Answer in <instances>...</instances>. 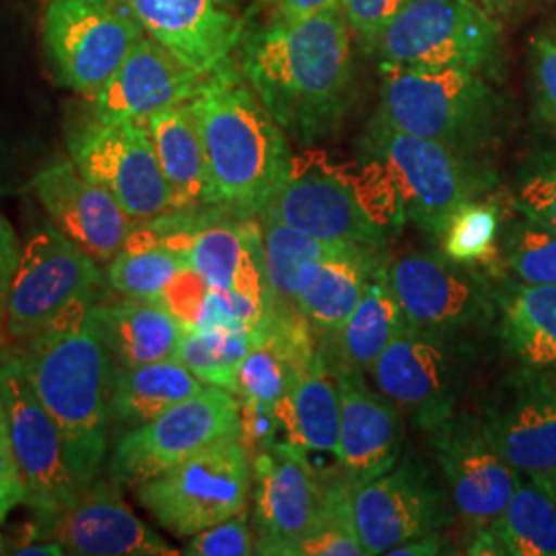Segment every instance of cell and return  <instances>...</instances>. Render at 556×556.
<instances>
[{"label":"cell","mask_w":556,"mask_h":556,"mask_svg":"<svg viewBox=\"0 0 556 556\" xmlns=\"http://www.w3.org/2000/svg\"><path fill=\"white\" fill-rule=\"evenodd\" d=\"M344 11L243 27L239 73L287 137L312 144L332 135L353 98V50Z\"/></svg>","instance_id":"6da1fadb"},{"label":"cell","mask_w":556,"mask_h":556,"mask_svg":"<svg viewBox=\"0 0 556 556\" xmlns=\"http://www.w3.org/2000/svg\"><path fill=\"white\" fill-rule=\"evenodd\" d=\"M98 303L71 309L36 337L13 346L59 427L80 489L100 478L108 457L110 406L118 369L101 332Z\"/></svg>","instance_id":"7a4b0ae2"},{"label":"cell","mask_w":556,"mask_h":556,"mask_svg":"<svg viewBox=\"0 0 556 556\" xmlns=\"http://www.w3.org/2000/svg\"><path fill=\"white\" fill-rule=\"evenodd\" d=\"M190 103L199 119L211 206L258 219L293 172L285 130L233 60L208 73Z\"/></svg>","instance_id":"3957f363"},{"label":"cell","mask_w":556,"mask_h":556,"mask_svg":"<svg viewBox=\"0 0 556 556\" xmlns=\"http://www.w3.org/2000/svg\"><path fill=\"white\" fill-rule=\"evenodd\" d=\"M381 75L376 118L396 130L477 157L503 132L505 103L493 79L478 71H381Z\"/></svg>","instance_id":"277c9868"},{"label":"cell","mask_w":556,"mask_h":556,"mask_svg":"<svg viewBox=\"0 0 556 556\" xmlns=\"http://www.w3.org/2000/svg\"><path fill=\"white\" fill-rule=\"evenodd\" d=\"M363 151L394 186L402 215L438 241L457 206L486 197L495 186L493 172L477 155L406 135L376 116Z\"/></svg>","instance_id":"5b68a950"},{"label":"cell","mask_w":556,"mask_h":556,"mask_svg":"<svg viewBox=\"0 0 556 556\" xmlns=\"http://www.w3.org/2000/svg\"><path fill=\"white\" fill-rule=\"evenodd\" d=\"M369 50L381 71L470 68L491 79L503 71V27L472 0H413Z\"/></svg>","instance_id":"8992f818"},{"label":"cell","mask_w":556,"mask_h":556,"mask_svg":"<svg viewBox=\"0 0 556 556\" xmlns=\"http://www.w3.org/2000/svg\"><path fill=\"white\" fill-rule=\"evenodd\" d=\"M135 495L163 530L190 538L248 509L252 457L241 433L220 438L157 477Z\"/></svg>","instance_id":"52a82bcc"},{"label":"cell","mask_w":556,"mask_h":556,"mask_svg":"<svg viewBox=\"0 0 556 556\" xmlns=\"http://www.w3.org/2000/svg\"><path fill=\"white\" fill-rule=\"evenodd\" d=\"M103 285L100 264L52 223L34 231L21 248L11 287L9 344H23L71 309L98 303Z\"/></svg>","instance_id":"ba28073f"},{"label":"cell","mask_w":556,"mask_h":556,"mask_svg":"<svg viewBox=\"0 0 556 556\" xmlns=\"http://www.w3.org/2000/svg\"><path fill=\"white\" fill-rule=\"evenodd\" d=\"M475 349L459 332L422 328L408 321L381 353L371 374L379 392L429 431L456 413Z\"/></svg>","instance_id":"9c48e42d"},{"label":"cell","mask_w":556,"mask_h":556,"mask_svg":"<svg viewBox=\"0 0 556 556\" xmlns=\"http://www.w3.org/2000/svg\"><path fill=\"white\" fill-rule=\"evenodd\" d=\"M236 433H241L239 397L217 386H204L160 417L122 433L108 464L110 480L122 489H137L217 439Z\"/></svg>","instance_id":"30bf717a"},{"label":"cell","mask_w":556,"mask_h":556,"mask_svg":"<svg viewBox=\"0 0 556 556\" xmlns=\"http://www.w3.org/2000/svg\"><path fill=\"white\" fill-rule=\"evenodd\" d=\"M41 31L60 85L89 100L144 34L126 4L119 9V2L110 0H50Z\"/></svg>","instance_id":"8fae6325"},{"label":"cell","mask_w":556,"mask_h":556,"mask_svg":"<svg viewBox=\"0 0 556 556\" xmlns=\"http://www.w3.org/2000/svg\"><path fill=\"white\" fill-rule=\"evenodd\" d=\"M0 392L25 489V505L38 519H52L79 498L64 439L27 378L13 346L0 351Z\"/></svg>","instance_id":"7c38bea8"},{"label":"cell","mask_w":556,"mask_h":556,"mask_svg":"<svg viewBox=\"0 0 556 556\" xmlns=\"http://www.w3.org/2000/svg\"><path fill=\"white\" fill-rule=\"evenodd\" d=\"M71 160L137 223L176 211L147 122L91 119L71 137Z\"/></svg>","instance_id":"4fadbf2b"},{"label":"cell","mask_w":556,"mask_h":556,"mask_svg":"<svg viewBox=\"0 0 556 556\" xmlns=\"http://www.w3.org/2000/svg\"><path fill=\"white\" fill-rule=\"evenodd\" d=\"M351 516L367 556L388 555L406 540L441 532L452 523V505L418 457L365 482H351Z\"/></svg>","instance_id":"5bb4252c"},{"label":"cell","mask_w":556,"mask_h":556,"mask_svg":"<svg viewBox=\"0 0 556 556\" xmlns=\"http://www.w3.org/2000/svg\"><path fill=\"white\" fill-rule=\"evenodd\" d=\"M250 457L256 555L280 556L324 517L332 480L324 482L307 454L285 439L262 445Z\"/></svg>","instance_id":"9a60e30c"},{"label":"cell","mask_w":556,"mask_h":556,"mask_svg":"<svg viewBox=\"0 0 556 556\" xmlns=\"http://www.w3.org/2000/svg\"><path fill=\"white\" fill-rule=\"evenodd\" d=\"M406 318L415 326L447 332L484 328L497 318L495 285L475 266L441 254L415 252L388 266Z\"/></svg>","instance_id":"2e32d148"},{"label":"cell","mask_w":556,"mask_h":556,"mask_svg":"<svg viewBox=\"0 0 556 556\" xmlns=\"http://www.w3.org/2000/svg\"><path fill=\"white\" fill-rule=\"evenodd\" d=\"M478 418L486 439L517 472L534 482L556 475V383L551 374L519 365L498 381Z\"/></svg>","instance_id":"e0dca14e"},{"label":"cell","mask_w":556,"mask_h":556,"mask_svg":"<svg viewBox=\"0 0 556 556\" xmlns=\"http://www.w3.org/2000/svg\"><path fill=\"white\" fill-rule=\"evenodd\" d=\"M427 435L457 516L475 528L501 516L521 480V472L493 447L482 431L480 418L454 413L429 429Z\"/></svg>","instance_id":"ac0fdd59"},{"label":"cell","mask_w":556,"mask_h":556,"mask_svg":"<svg viewBox=\"0 0 556 556\" xmlns=\"http://www.w3.org/2000/svg\"><path fill=\"white\" fill-rule=\"evenodd\" d=\"M29 538L56 540L66 555L176 556L167 540L151 530L122 498V486L98 478L79 498L52 519L29 526Z\"/></svg>","instance_id":"d6986e66"},{"label":"cell","mask_w":556,"mask_h":556,"mask_svg":"<svg viewBox=\"0 0 556 556\" xmlns=\"http://www.w3.org/2000/svg\"><path fill=\"white\" fill-rule=\"evenodd\" d=\"M258 219L280 220L303 233L346 241L374 250L386 248V231L346 179L324 169L293 172L268 200Z\"/></svg>","instance_id":"ffe728a7"},{"label":"cell","mask_w":556,"mask_h":556,"mask_svg":"<svg viewBox=\"0 0 556 556\" xmlns=\"http://www.w3.org/2000/svg\"><path fill=\"white\" fill-rule=\"evenodd\" d=\"M52 225L98 264H110L137 227L103 186L87 178L75 161H59L31 181Z\"/></svg>","instance_id":"44dd1931"},{"label":"cell","mask_w":556,"mask_h":556,"mask_svg":"<svg viewBox=\"0 0 556 556\" xmlns=\"http://www.w3.org/2000/svg\"><path fill=\"white\" fill-rule=\"evenodd\" d=\"M202 79L160 41L142 34L114 77L91 98L93 119L147 122L161 110L192 100Z\"/></svg>","instance_id":"7402d4cb"},{"label":"cell","mask_w":556,"mask_h":556,"mask_svg":"<svg viewBox=\"0 0 556 556\" xmlns=\"http://www.w3.org/2000/svg\"><path fill=\"white\" fill-rule=\"evenodd\" d=\"M340 429L338 462L351 482H365L388 472L402 454V417L397 406L369 388L363 371L334 361Z\"/></svg>","instance_id":"603a6c76"},{"label":"cell","mask_w":556,"mask_h":556,"mask_svg":"<svg viewBox=\"0 0 556 556\" xmlns=\"http://www.w3.org/2000/svg\"><path fill=\"white\" fill-rule=\"evenodd\" d=\"M147 36L202 77L239 46L243 23L220 0H124Z\"/></svg>","instance_id":"cb8c5ba5"},{"label":"cell","mask_w":556,"mask_h":556,"mask_svg":"<svg viewBox=\"0 0 556 556\" xmlns=\"http://www.w3.org/2000/svg\"><path fill=\"white\" fill-rule=\"evenodd\" d=\"M275 413L285 441L305 454L338 456L340 397L337 371L321 349L293 378L287 394L278 400Z\"/></svg>","instance_id":"d4e9b609"},{"label":"cell","mask_w":556,"mask_h":556,"mask_svg":"<svg viewBox=\"0 0 556 556\" xmlns=\"http://www.w3.org/2000/svg\"><path fill=\"white\" fill-rule=\"evenodd\" d=\"M501 338L521 367L556 374V285L495 282Z\"/></svg>","instance_id":"484cf974"},{"label":"cell","mask_w":556,"mask_h":556,"mask_svg":"<svg viewBox=\"0 0 556 556\" xmlns=\"http://www.w3.org/2000/svg\"><path fill=\"white\" fill-rule=\"evenodd\" d=\"M101 332L118 367H139L176 358L186 326L161 301L122 298L98 303Z\"/></svg>","instance_id":"4316f807"},{"label":"cell","mask_w":556,"mask_h":556,"mask_svg":"<svg viewBox=\"0 0 556 556\" xmlns=\"http://www.w3.org/2000/svg\"><path fill=\"white\" fill-rule=\"evenodd\" d=\"M381 266V250L365 245L321 262L301 285L299 314L321 332L337 334Z\"/></svg>","instance_id":"83f0119b"},{"label":"cell","mask_w":556,"mask_h":556,"mask_svg":"<svg viewBox=\"0 0 556 556\" xmlns=\"http://www.w3.org/2000/svg\"><path fill=\"white\" fill-rule=\"evenodd\" d=\"M468 555L556 556V505L530 478L519 480L501 516L480 526Z\"/></svg>","instance_id":"f1b7e54d"},{"label":"cell","mask_w":556,"mask_h":556,"mask_svg":"<svg viewBox=\"0 0 556 556\" xmlns=\"http://www.w3.org/2000/svg\"><path fill=\"white\" fill-rule=\"evenodd\" d=\"M161 169L172 186L176 208L211 206L208 169L199 119L190 101L161 110L147 119Z\"/></svg>","instance_id":"f546056e"},{"label":"cell","mask_w":556,"mask_h":556,"mask_svg":"<svg viewBox=\"0 0 556 556\" xmlns=\"http://www.w3.org/2000/svg\"><path fill=\"white\" fill-rule=\"evenodd\" d=\"M204 383L178 358L118 367L112 390V425L126 433L160 417L186 397L199 394Z\"/></svg>","instance_id":"4dcf8cb0"},{"label":"cell","mask_w":556,"mask_h":556,"mask_svg":"<svg viewBox=\"0 0 556 556\" xmlns=\"http://www.w3.org/2000/svg\"><path fill=\"white\" fill-rule=\"evenodd\" d=\"M258 220L273 312H299L298 295L307 275L321 262L357 245L314 238L280 220Z\"/></svg>","instance_id":"1f68e13d"},{"label":"cell","mask_w":556,"mask_h":556,"mask_svg":"<svg viewBox=\"0 0 556 556\" xmlns=\"http://www.w3.org/2000/svg\"><path fill=\"white\" fill-rule=\"evenodd\" d=\"M408 318L397 301L390 282L388 266L383 264L371 277L355 312L338 330V363L358 371H371L381 353L396 340Z\"/></svg>","instance_id":"d6a6232c"},{"label":"cell","mask_w":556,"mask_h":556,"mask_svg":"<svg viewBox=\"0 0 556 556\" xmlns=\"http://www.w3.org/2000/svg\"><path fill=\"white\" fill-rule=\"evenodd\" d=\"M188 266V256L137 223L118 256L108 264L105 282L119 298L160 299Z\"/></svg>","instance_id":"836d02e7"},{"label":"cell","mask_w":556,"mask_h":556,"mask_svg":"<svg viewBox=\"0 0 556 556\" xmlns=\"http://www.w3.org/2000/svg\"><path fill=\"white\" fill-rule=\"evenodd\" d=\"M262 330L233 332L186 326L176 358L204 386H217L236 394L239 365L256 344Z\"/></svg>","instance_id":"e575fe53"},{"label":"cell","mask_w":556,"mask_h":556,"mask_svg":"<svg viewBox=\"0 0 556 556\" xmlns=\"http://www.w3.org/2000/svg\"><path fill=\"white\" fill-rule=\"evenodd\" d=\"M501 213L495 202L480 197L457 206L439 243L447 258L466 266H489L497 260Z\"/></svg>","instance_id":"d590c367"},{"label":"cell","mask_w":556,"mask_h":556,"mask_svg":"<svg viewBox=\"0 0 556 556\" xmlns=\"http://www.w3.org/2000/svg\"><path fill=\"white\" fill-rule=\"evenodd\" d=\"M503 260L519 282L556 285V231L521 217L505 233Z\"/></svg>","instance_id":"8d00e7d4"},{"label":"cell","mask_w":556,"mask_h":556,"mask_svg":"<svg viewBox=\"0 0 556 556\" xmlns=\"http://www.w3.org/2000/svg\"><path fill=\"white\" fill-rule=\"evenodd\" d=\"M511 204L519 217L556 231V147L538 153L523 165Z\"/></svg>","instance_id":"74e56055"},{"label":"cell","mask_w":556,"mask_h":556,"mask_svg":"<svg viewBox=\"0 0 556 556\" xmlns=\"http://www.w3.org/2000/svg\"><path fill=\"white\" fill-rule=\"evenodd\" d=\"M181 555L250 556L256 555V534L250 526L248 511H239L219 523L190 536Z\"/></svg>","instance_id":"f35d334b"},{"label":"cell","mask_w":556,"mask_h":556,"mask_svg":"<svg viewBox=\"0 0 556 556\" xmlns=\"http://www.w3.org/2000/svg\"><path fill=\"white\" fill-rule=\"evenodd\" d=\"M532 93L540 119L556 132V34L542 31L528 50Z\"/></svg>","instance_id":"ab89813d"},{"label":"cell","mask_w":556,"mask_h":556,"mask_svg":"<svg viewBox=\"0 0 556 556\" xmlns=\"http://www.w3.org/2000/svg\"><path fill=\"white\" fill-rule=\"evenodd\" d=\"M410 2L413 0H342V11L349 21V27L369 48L381 34V29Z\"/></svg>","instance_id":"60d3db41"},{"label":"cell","mask_w":556,"mask_h":556,"mask_svg":"<svg viewBox=\"0 0 556 556\" xmlns=\"http://www.w3.org/2000/svg\"><path fill=\"white\" fill-rule=\"evenodd\" d=\"M25 501V489L21 480L20 464L13 450V439L9 429L7 406L0 392V523L9 514Z\"/></svg>","instance_id":"b9f144b4"},{"label":"cell","mask_w":556,"mask_h":556,"mask_svg":"<svg viewBox=\"0 0 556 556\" xmlns=\"http://www.w3.org/2000/svg\"><path fill=\"white\" fill-rule=\"evenodd\" d=\"M208 293V287L202 278L192 270L186 268L179 273L176 280L163 291L161 301L174 312V316L184 324V326H194L199 318L200 307L204 303V298Z\"/></svg>","instance_id":"7bdbcfd3"},{"label":"cell","mask_w":556,"mask_h":556,"mask_svg":"<svg viewBox=\"0 0 556 556\" xmlns=\"http://www.w3.org/2000/svg\"><path fill=\"white\" fill-rule=\"evenodd\" d=\"M21 248L11 223L0 215V351L9 346L7 318L13 277L20 264Z\"/></svg>","instance_id":"ee69618b"},{"label":"cell","mask_w":556,"mask_h":556,"mask_svg":"<svg viewBox=\"0 0 556 556\" xmlns=\"http://www.w3.org/2000/svg\"><path fill=\"white\" fill-rule=\"evenodd\" d=\"M268 11V20L298 23L312 20L328 11L342 9V0H262Z\"/></svg>","instance_id":"f6af8a7d"},{"label":"cell","mask_w":556,"mask_h":556,"mask_svg":"<svg viewBox=\"0 0 556 556\" xmlns=\"http://www.w3.org/2000/svg\"><path fill=\"white\" fill-rule=\"evenodd\" d=\"M443 553V540L441 532H429L422 536L406 540L404 544H400L396 548H392L388 555L390 556H435Z\"/></svg>","instance_id":"bcb514c9"},{"label":"cell","mask_w":556,"mask_h":556,"mask_svg":"<svg viewBox=\"0 0 556 556\" xmlns=\"http://www.w3.org/2000/svg\"><path fill=\"white\" fill-rule=\"evenodd\" d=\"M11 555L17 556H62L66 555L62 544L56 540H36V542H25L17 548L11 551Z\"/></svg>","instance_id":"7dc6e473"},{"label":"cell","mask_w":556,"mask_h":556,"mask_svg":"<svg viewBox=\"0 0 556 556\" xmlns=\"http://www.w3.org/2000/svg\"><path fill=\"white\" fill-rule=\"evenodd\" d=\"M472 2H477L482 9H486L489 13L495 15L498 11H507V9L517 7V4H521V2H528V0H472Z\"/></svg>","instance_id":"c3c4849f"},{"label":"cell","mask_w":556,"mask_h":556,"mask_svg":"<svg viewBox=\"0 0 556 556\" xmlns=\"http://www.w3.org/2000/svg\"><path fill=\"white\" fill-rule=\"evenodd\" d=\"M534 482V480H532ZM534 484H538L542 491H546L548 495H551V498L555 501L556 505V475H553V477L548 478H542V480H538V482H534Z\"/></svg>","instance_id":"681fc988"},{"label":"cell","mask_w":556,"mask_h":556,"mask_svg":"<svg viewBox=\"0 0 556 556\" xmlns=\"http://www.w3.org/2000/svg\"><path fill=\"white\" fill-rule=\"evenodd\" d=\"M7 551H4V542H2V536H0V555H4Z\"/></svg>","instance_id":"f907efd6"},{"label":"cell","mask_w":556,"mask_h":556,"mask_svg":"<svg viewBox=\"0 0 556 556\" xmlns=\"http://www.w3.org/2000/svg\"><path fill=\"white\" fill-rule=\"evenodd\" d=\"M220 2H225V4H229V2H231V0H220Z\"/></svg>","instance_id":"816d5d0a"},{"label":"cell","mask_w":556,"mask_h":556,"mask_svg":"<svg viewBox=\"0 0 556 556\" xmlns=\"http://www.w3.org/2000/svg\"><path fill=\"white\" fill-rule=\"evenodd\" d=\"M110 2H122V0H110Z\"/></svg>","instance_id":"f5cc1de1"}]
</instances>
